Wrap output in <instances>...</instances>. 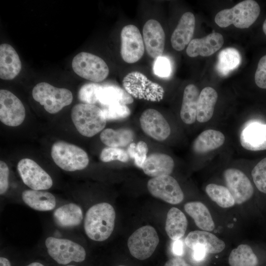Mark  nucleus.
I'll return each mask as SVG.
<instances>
[{
  "mask_svg": "<svg viewBox=\"0 0 266 266\" xmlns=\"http://www.w3.org/2000/svg\"><path fill=\"white\" fill-rule=\"evenodd\" d=\"M115 218V211L110 203L101 202L92 205L84 214L83 225L86 235L94 241L107 240L114 230Z\"/></svg>",
  "mask_w": 266,
  "mask_h": 266,
  "instance_id": "obj_1",
  "label": "nucleus"
},
{
  "mask_svg": "<svg viewBox=\"0 0 266 266\" xmlns=\"http://www.w3.org/2000/svg\"><path fill=\"white\" fill-rule=\"evenodd\" d=\"M44 245L48 255L58 264L81 263L86 259L84 247L70 238L49 235L44 239Z\"/></svg>",
  "mask_w": 266,
  "mask_h": 266,
  "instance_id": "obj_2",
  "label": "nucleus"
},
{
  "mask_svg": "<svg viewBox=\"0 0 266 266\" xmlns=\"http://www.w3.org/2000/svg\"><path fill=\"white\" fill-rule=\"evenodd\" d=\"M71 118L78 132L86 137L93 136L101 131L107 121L102 109L95 104L83 103L74 105Z\"/></svg>",
  "mask_w": 266,
  "mask_h": 266,
  "instance_id": "obj_3",
  "label": "nucleus"
},
{
  "mask_svg": "<svg viewBox=\"0 0 266 266\" xmlns=\"http://www.w3.org/2000/svg\"><path fill=\"white\" fill-rule=\"evenodd\" d=\"M260 13V7L256 1L246 0L231 8L219 11L215 16V22L221 28L233 24L237 28L246 29L256 21Z\"/></svg>",
  "mask_w": 266,
  "mask_h": 266,
  "instance_id": "obj_4",
  "label": "nucleus"
},
{
  "mask_svg": "<svg viewBox=\"0 0 266 266\" xmlns=\"http://www.w3.org/2000/svg\"><path fill=\"white\" fill-rule=\"evenodd\" d=\"M51 155L56 165L66 171L82 170L89 162L88 154L83 149L64 141L52 145Z\"/></svg>",
  "mask_w": 266,
  "mask_h": 266,
  "instance_id": "obj_5",
  "label": "nucleus"
},
{
  "mask_svg": "<svg viewBox=\"0 0 266 266\" xmlns=\"http://www.w3.org/2000/svg\"><path fill=\"white\" fill-rule=\"evenodd\" d=\"M32 96L35 101L51 114L59 112L64 107L70 104L73 100L70 90L57 88L44 82L37 84L33 87Z\"/></svg>",
  "mask_w": 266,
  "mask_h": 266,
  "instance_id": "obj_6",
  "label": "nucleus"
},
{
  "mask_svg": "<svg viewBox=\"0 0 266 266\" xmlns=\"http://www.w3.org/2000/svg\"><path fill=\"white\" fill-rule=\"evenodd\" d=\"M125 90L132 96L151 101H159L164 96V90L159 84L153 82L143 74L133 71L123 80Z\"/></svg>",
  "mask_w": 266,
  "mask_h": 266,
  "instance_id": "obj_7",
  "label": "nucleus"
},
{
  "mask_svg": "<svg viewBox=\"0 0 266 266\" xmlns=\"http://www.w3.org/2000/svg\"><path fill=\"white\" fill-rule=\"evenodd\" d=\"M72 68L78 76L95 83L103 81L109 74V68L102 59L85 52L74 56Z\"/></svg>",
  "mask_w": 266,
  "mask_h": 266,
  "instance_id": "obj_8",
  "label": "nucleus"
},
{
  "mask_svg": "<svg viewBox=\"0 0 266 266\" xmlns=\"http://www.w3.org/2000/svg\"><path fill=\"white\" fill-rule=\"evenodd\" d=\"M159 242V236L155 228L146 225L138 228L131 235L127 244L133 257L144 260L153 254Z\"/></svg>",
  "mask_w": 266,
  "mask_h": 266,
  "instance_id": "obj_9",
  "label": "nucleus"
},
{
  "mask_svg": "<svg viewBox=\"0 0 266 266\" xmlns=\"http://www.w3.org/2000/svg\"><path fill=\"white\" fill-rule=\"evenodd\" d=\"M17 169L23 182L31 189L46 190L53 186V181L50 175L32 159L21 160Z\"/></svg>",
  "mask_w": 266,
  "mask_h": 266,
  "instance_id": "obj_10",
  "label": "nucleus"
},
{
  "mask_svg": "<svg viewBox=\"0 0 266 266\" xmlns=\"http://www.w3.org/2000/svg\"><path fill=\"white\" fill-rule=\"evenodd\" d=\"M147 188L153 196L170 204H178L184 199V194L178 183L170 175L151 178L148 181Z\"/></svg>",
  "mask_w": 266,
  "mask_h": 266,
  "instance_id": "obj_11",
  "label": "nucleus"
},
{
  "mask_svg": "<svg viewBox=\"0 0 266 266\" xmlns=\"http://www.w3.org/2000/svg\"><path fill=\"white\" fill-rule=\"evenodd\" d=\"M121 55L129 64L134 63L142 57L144 44L139 29L133 25L124 26L121 32Z\"/></svg>",
  "mask_w": 266,
  "mask_h": 266,
  "instance_id": "obj_12",
  "label": "nucleus"
},
{
  "mask_svg": "<svg viewBox=\"0 0 266 266\" xmlns=\"http://www.w3.org/2000/svg\"><path fill=\"white\" fill-rule=\"evenodd\" d=\"M26 116L25 107L12 92L0 90V120L4 125L16 127L21 125Z\"/></svg>",
  "mask_w": 266,
  "mask_h": 266,
  "instance_id": "obj_13",
  "label": "nucleus"
},
{
  "mask_svg": "<svg viewBox=\"0 0 266 266\" xmlns=\"http://www.w3.org/2000/svg\"><path fill=\"white\" fill-rule=\"evenodd\" d=\"M227 188L233 196L235 202L241 204L253 196L254 188L247 176L241 170L233 168L224 172Z\"/></svg>",
  "mask_w": 266,
  "mask_h": 266,
  "instance_id": "obj_14",
  "label": "nucleus"
},
{
  "mask_svg": "<svg viewBox=\"0 0 266 266\" xmlns=\"http://www.w3.org/2000/svg\"><path fill=\"white\" fill-rule=\"evenodd\" d=\"M139 121L144 133L155 140H165L170 134V127L166 120L154 109L145 110L142 113Z\"/></svg>",
  "mask_w": 266,
  "mask_h": 266,
  "instance_id": "obj_15",
  "label": "nucleus"
},
{
  "mask_svg": "<svg viewBox=\"0 0 266 266\" xmlns=\"http://www.w3.org/2000/svg\"><path fill=\"white\" fill-rule=\"evenodd\" d=\"M52 218L58 228L70 230L77 228L83 223L84 214L80 205L71 202L57 207L53 210Z\"/></svg>",
  "mask_w": 266,
  "mask_h": 266,
  "instance_id": "obj_16",
  "label": "nucleus"
},
{
  "mask_svg": "<svg viewBox=\"0 0 266 266\" xmlns=\"http://www.w3.org/2000/svg\"><path fill=\"white\" fill-rule=\"evenodd\" d=\"M142 33L148 55L155 59L162 56L165 44V33L160 23L154 19L148 20L143 26Z\"/></svg>",
  "mask_w": 266,
  "mask_h": 266,
  "instance_id": "obj_17",
  "label": "nucleus"
},
{
  "mask_svg": "<svg viewBox=\"0 0 266 266\" xmlns=\"http://www.w3.org/2000/svg\"><path fill=\"white\" fill-rule=\"evenodd\" d=\"M224 41L221 33H212L202 38L192 39L188 45L186 53L190 57L209 56L221 48Z\"/></svg>",
  "mask_w": 266,
  "mask_h": 266,
  "instance_id": "obj_18",
  "label": "nucleus"
},
{
  "mask_svg": "<svg viewBox=\"0 0 266 266\" xmlns=\"http://www.w3.org/2000/svg\"><path fill=\"white\" fill-rule=\"evenodd\" d=\"M22 63L18 53L10 44L0 45V78L12 80L20 72Z\"/></svg>",
  "mask_w": 266,
  "mask_h": 266,
  "instance_id": "obj_19",
  "label": "nucleus"
},
{
  "mask_svg": "<svg viewBox=\"0 0 266 266\" xmlns=\"http://www.w3.org/2000/svg\"><path fill=\"white\" fill-rule=\"evenodd\" d=\"M195 28V17L190 12L184 13L171 36L172 47L176 51L183 50L192 40Z\"/></svg>",
  "mask_w": 266,
  "mask_h": 266,
  "instance_id": "obj_20",
  "label": "nucleus"
},
{
  "mask_svg": "<svg viewBox=\"0 0 266 266\" xmlns=\"http://www.w3.org/2000/svg\"><path fill=\"white\" fill-rule=\"evenodd\" d=\"M240 142L248 150H266V124L255 122L249 124L241 132Z\"/></svg>",
  "mask_w": 266,
  "mask_h": 266,
  "instance_id": "obj_21",
  "label": "nucleus"
},
{
  "mask_svg": "<svg viewBox=\"0 0 266 266\" xmlns=\"http://www.w3.org/2000/svg\"><path fill=\"white\" fill-rule=\"evenodd\" d=\"M21 199L25 204L38 211L54 210L57 205L55 196L46 190L26 189L22 192Z\"/></svg>",
  "mask_w": 266,
  "mask_h": 266,
  "instance_id": "obj_22",
  "label": "nucleus"
},
{
  "mask_svg": "<svg viewBox=\"0 0 266 266\" xmlns=\"http://www.w3.org/2000/svg\"><path fill=\"white\" fill-rule=\"evenodd\" d=\"M186 245L192 249L197 245L203 246L207 253L216 254L222 251L225 244L215 235L205 231H194L189 233L185 239Z\"/></svg>",
  "mask_w": 266,
  "mask_h": 266,
  "instance_id": "obj_23",
  "label": "nucleus"
},
{
  "mask_svg": "<svg viewBox=\"0 0 266 266\" xmlns=\"http://www.w3.org/2000/svg\"><path fill=\"white\" fill-rule=\"evenodd\" d=\"M172 158L163 153H153L147 156L141 169L144 173L150 177H156L170 175L174 168Z\"/></svg>",
  "mask_w": 266,
  "mask_h": 266,
  "instance_id": "obj_24",
  "label": "nucleus"
},
{
  "mask_svg": "<svg viewBox=\"0 0 266 266\" xmlns=\"http://www.w3.org/2000/svg\"><path fill=\"white\" fill-rule=\"evenodd\" d=\"M199 95V90L194 84L188 85L184 89L180 114L182 121L186 124H192L197 119Z\"/></svg>",
  "mask_w": 266,
  "mask_h": 266,
  "instance_id": "obj_25",
  "label": "nucleus"
},
{
  "mask_svg": "<svg viewBox=\"0 0 266 266\" xmlns=\"http://www.w3.org/2000/svg\"><path fill=\"white\" fill-rule=\"evenodd\" d=\"M98 102L103 106L132 103L133 97L125 90L114 85H102L98 94Z\"/></svg>",
  "mask_w": 266,
  "mask_h": 266,
  "instance_id": "obj_26",
  "label": "nucleus"
},
{
  "mask_svg": "<svg viewBox=\"0 0 266 266\" xmlns=\"http://www.w3.org/2000/svg\"><path fill=\"white\" fill-rule=\"evenodd\" d=\"M225 136L221 132L209 129L200 133L193 143V150L204 154L217 149L225 142Z\"/></svg>",
  "mask_w": 266,
  "mask_h": 266,
  "instance_id": "obj_27",
  "label": "nucleus"
},
{
  "mask_svg": "<svg viewBox=\"0 0 266 266\" xmlns=\"http://www.w3.org/2000/svg\"><path fill=\"white\" fill-rule=\"evenodd\" d=\"M187 219L178 208H171L167 213L165 230L168 237L173 240L180 239L186 231Z\"/></svg>",
  "mask_w": 266,
  "mask_h": 266,
  "instance_id": "obj_28",
  "label": "nucleus"
},
{
  "mask_svg": "<svg viewBox=\"0 0 266 266\" xmlns=\"http://www.w3.org/2000/svg\"><path fill=\"white\" fill-rule=\"evenodd\" d=\"M218 99L215 89L206 87L200 93L197 111V120L200 123L209 121L212 117Z\"/></svg>",
  "mask_w": 266,
  "mask_h": 266,
  "instance_id": "obj_29",
  "label": "nucleus"
},
{
  "mask_svg": "<svg viewBox=\"0 0 266 266\" xmlns=\"http://www.w3.org/2000/svg\"><path fill=\"white\" fill-rule=\"evenodd\" d=\"M184 209L194 220L198 227L205 231H212L215 228L214 223L207 207L200 201L186 203Z\"/></svg>",
  "mask_w": 266,
  "mask_h": 266,
  "instance_id": "obj_30",
  "label": "nucleus"
},
{
  "mask_svg": "<svg viewBox=\"0 0 266 266\" xmlns=\"http://www.w3.org/2000/svg\"><path fill=\"white\" fill-rule=\"evenodd\" d=\"M134 138V134L130 129H120L115 130L108 128L100 134L101 141L107 147L121 148L129 145Z\"/></svg>",
  "mask_w": 266,
  "mask_h": 266,
  "instance_id": "obj_31",
  "label": "nucleus"
},
{
  "mask_svg": "<svg viewBox=\"0 0 266 266\" xmlns=\"http://www.w3.org/2000/svg\"><path fill=\"white\" fill-rule=\"evenodd\" d=\"M241 63V56L238 51L229 47L221 51L218 57L216 69L222 76L228 75L237 68Z\"/></svg>",
  "mask_w": 266,
  "mask_h": 266,
  "instance_id": "obj_32",
  "label": "nucleus"
},
{
  "mask_svg": "<svg viewBox=\"0 0 266 266\" xmlns=\"http://www.w3.org/2000/svg\"><path fill=\"white\" fill-rule=\"evenodd\" d=\"M229 263L230 266H257L258 259L249 245L242 244L232 251Z\"/></svg>",
  "mask_w": 266,
  "mask_h": 266,
  "instance_id": "obj_33",
  "label": "nucleus"
},
{
  "mask_svg": "<svg viewBox=\"0 0 266 266\" xmlns=\"http://www.w3.org/2000/svg\"><path fill=\"white\" fill-rule=\"evenodd\" d=\"M205 191L208 197L221 207H230L235 203L233 196L226 187L209 184L205 187Z\"/></svg>",
  "mask_w": 266,
  "mask_h": 266,
  "instance_id": "obj_34",
  "label": "nucleus"
},
{
  "mask_svg": "<svg viewBox=\"0 0 266 266\" xmlns=\"http://www.w3.org/2000/svg\"><path fill=\"white\" fill-rule=\"evenodd\" d=\"M102 86L95 82L84 84L78 91V99L83 103L95 104L98 102V94Z\"/></svg>",
  "mask_w": 266,
  "mask_h": 266,
  "instance_id": "obj_35",
  "label": "nucleus"
},
{
  "mask_svg": "<svg viewBox=\"0 0 266 266\" xmlns=\"http://www.w3.org/2000/svg\"><path fill=\"white\" fill-rule=\"evenodd\" d=\"M127 153L131 158L134 160V164L141 168L147 157L148 148L147 144L143 141L137 143H131L127 149Z\"/></svg>",
  "mask_w": 266,
  "mask_h": 266,
  "instance_id": "obj_36",
  "label": "nucleus"
},
{
  "mask_svg": "<svg viewBox=\"0 0 266 266\" xmlns=\"http://www.w3.org/2000/svg\"><path fill=\"white\" fill-rule=\"evenodd\" d=\"M251 175L257 188L262 193L266 194V157L254 166Z\"/></svg>",
  "mask_w": 266,
  "mask_h": 266,
  "instance_id": "obj_37",
  "label": "nucleus"
},
{
  "mask_svg": "<svg viewBox=\"0 0 266 266\" xmlns=\"http://www.w3.org/2000/svg\"><path fill=\"white\" fill-rule=\"evenodd\" d=\"M100 160L103 162L119 161L127 162L130 157L127 151L121 148L106 147L103 148L100 156Z\"/></svg>",
  "mask_w": 266,
  "mask_h": 266,
  "instance_id": "obj_38",
  "label": "nucleus"
},
{
  "mask_svg": "<svg viewBox=\"0 0 266 266\" xmlns=\"http://www.w3.org/2000/svg\"><path fill=\"white\" fill-rule=\"evenodd\" d=\"M102 110L106 120L124 119L131 114L130 110L126 105L120 104L103 106Z\"/></svg>",
  "mask_w": 266,
  "mask_h": 266,
  "instance_id": "obj_39",
  "label": "nucleus"
},
{
  "mask_svg": "<svg viewBox=\"0 0 266 266\" xmlns=\"http://www.w3.org/2000/svg\"><path fill=\"white\" fill-rule=\"evenodd\" d=\"M153 70L156 75L161 78L168 77L172 72L169 59L163 56L156 58L153 64Z\"/></svg>",
  "mask_w": 266,
  "mask_h": 266,
  "instance_id": "obj_40",
  "label": "nucleus"
},
{
  "mask_svg": "<svg viewBox=\"0 0 266 266\" xmlns=\"http://www.w3.org/2000/svg\"><path fill=\"white\" fill-rule=\"evenodd\" d=\"M255 81L259 88L266 89V55L259 61L255 74Z\"/></svg>",
  "mask_w": 266,
  "mask_h": 266,
  "instance_id": "obj_41",
  "label": "nucleus"
},
{
  "mask_svg": "<svg viewBox=\"0 0 266 266\" xmlns=\"http://www.w3.org/2000/svg\"><path fill=\"white\" fill-rule=\"evenodd\" d=\"M9 169L3 161H0V195L6 194L9 187Z\"/></svg>",
  "mask_w": 266,
  "mask_h": 266,
  "instance_id": "obj_42",
  "label": "nucleus"
},
{
  "mask_svg": "<svg viewBox=\"0 0 266 266\" xmlns=\"http://www.w3.org/2000/svg\"><path fill=\"white\" fill-rule=\"evenodd\" d=\"M192 258L196 262H201L203 261L207 254V252L205 248L200 245H197L193 249Z\"/></svg>",
  "mask_w": 266,
  "mask_h": 266,
  "instance_id": "obj_43",
  "label": "nucleus"
},
{
  "mask_svg": "<svg viewBox=\"0 0 266 266\" xmlns=\"http://www.w3.org/2000/svg\"><path fill=\"white\" fill-rule=\"evenodd\" d=\"M164 266H191L183 259L179 257L172 258L168 260Z\"/></svg>",
  "mask_w": 266,
  "mask_h": 266,
  "instance_id": "obj_44",
  "label": "nucleus"
},
{
  "mask_svg": "<svg viewBox=\"0 0 266 266\" xmlns=\"http://www.w3.org/2000/svg\"><path fill=\"white\" fill-rule=\"evenodd\" d=\"M172 251L173 253L178 256H180L183 254V244L180 239L174 240L172 246Z\"/></svg>",
  "mask_w": 266,
  "mask_h": 266,
  "instance_id": "obj_45",
  "label": "nucleus"
},
{
  "mask_svg": "<svg viewBox=\"0 0 266 266\" xmlns=\"http://www.w3.org/2000/svg\"><path fill=\"white\" fill-rule=\"evenodd\" d=\"M0 266H11V263L7 258L0 256Z\"/></svg>",
  "mask_w": 266,
  "mask_h": 266,
  "instance_id": "obj_46",
  "label": "nucleus"
},
{
  "mask_svg": "<svg viewBox=\"0 0 266 266\" xmlns=\"http://www.w3.org/2000/svg\"><path fill=\"white\" fill-rule=\"evenodd\" d=\"M26 266H45L41 263H39L38 262H34L29 264Z\"/></svg>",
  "mask_w": 266,
  "mask_h": 266,
  "instance_id": "obj_47",
  "label": "nucleus"
},
{
  "mask_svg": "<svg viewBox=\"0 0 266 266\" xmlns=\"http://www.w3.org/2000/svg\"><path fill=\"white\" fill-rule=\"evenodd\" d=\"M263 31L264 32V33L266 35V19L265 20V21H264V22L263 23Z\"/></svg>",
  "mask_w": 266,
  "mask_h": 266,
  "instance_id": "obj_48",
  "label": "nucleus"
},
{
  "mask_svg": "<svg viewBox=\"0 0 266 266\" xmlns=\"http://www.w3.org/2000/svg\"><path fill=\"white\" fill-rule=\"evenodd\" d=\"M75 266L74 265H65V266Z\"/></svg>",
  "mask_w": 266,
  "mask_h": 266,
  "instance_id": "obj_49",
  "label": "nucleus"
},
{
  "mask_svg": "<svg viewBox=\"0 0 266 266\" xmlns=\"http://www.w3.org/2000/svg\"></svg>",
  "mask_w": 266,
  "mask_h": 266,
  "instance_id": "obj_50",
  "label": "nucleus"
}]
</instances>
